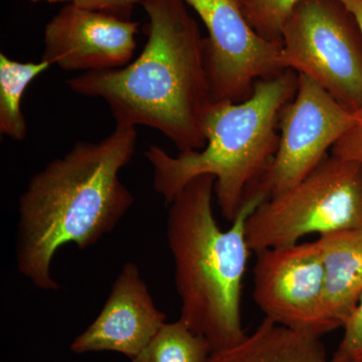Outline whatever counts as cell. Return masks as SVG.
I'll return each mask as SVG.
<instances>
[{
    "label": "cell",
    "mask_w": 362,
    "mask_h": 362,
    "mask_svg": "<svg viewBox=\"0 0 362 362\" xmlns=\"http://www.w3.org/2000/svg\"><path fill=\"white\" fill-rule=\"evenodd\" d=\"M354 115V123L330 152L331 156L362 163V106Z\"/></svg>",
    "instance_id": "ac0fdd59"
},
{
    "label": "cell",
    "mask_w": 362,
    "mask_h": 362,
    "mask_svg": "<svg viewBox=\"0 0 362 362\" xmlns=\"http://www.w3.org/2000/svg\"><path fill=\"white\" fill-rule=\"evenodd\" d=\"M51 65L40 62L16 61L0 54V133L14 141H23L28 135L21 100L30 83Z\"/></svg>",
    "instance_id": "5bb4252c"
},
{
    "label": "cell",
    "mask_w": 362,
    "mask_h": 362,
    "mask_svg": "<svg viewBox=\"0 0 362 362\" xmlns=\"http://www.w3.org/2000/svg\"><path fill=\"white\" fill-rule=\"evenodd\" d=\"M183 0H144L148 39L127 66L70 78L76 94L108 105L116 125L146 126L180 152L206 146L204 124L213 106L206 39Z\"/></svg>",
    "instance_id": "7a4b0ae2"
},
{
    "label": "cell",
    "mask_w": 362,
    "mask_h": 362,
    "mask_svg": "<svg viewBox=\"0 0 362 362\" xmlns=\"http://www.w3.org/2000/svg\"><path fill=\"white\" fill-rule=\"evenodd\" d=\"M324 268V316L342 328L362 296V228L319 235Z\"/></svg>",
    "instance_id": "7c38bea8"
},
{
    "label": "cell",
    "mask_w": 362,
    "mask_h": 362,
    "mask_svg": "<svg viewBox=\"0 0 362 362\" xmlns=\"http://www.w3.org/2000/svg\"><path fill=\"white\" fill-rule=\"evenodd\" d=\"M137 144L131 126L98 142L76 143L28 181L18 199L16 265L45 291H58L51 266L59 247L86 250L111 233L134 204L120 178Z\"/></svg>",
    "instance_id": "6da1fadb"
},
{
    "label": "cell",
    "mask_w": 362,
    "mask_h": 362,
    "mask_svg": "<svg viewBox=\"0 0 362 362\" xmlns=\"http://www.w3.org/2000/svg\"><path fill=\"white\" fill-rule=\"evenodd\" d=\"M354 112L321 86L298 75L296 93L283 111L279 146L268 170L251 192L282 194L307 177L354 123Z\"/></svg>",
    "instance_id": "ba28073f"
},
{
    "label": "cell",
    "mask_w": 362,
    "mask_h": 362,
    "mask_svg": "<svg viewBox=\"0 0 362 362\" xmlns=\"http://www.w3.org/2000/svg\"><path fill=\"white\" fill-rule=\"evenodd\" d=\"M250 25L262 37L281 42L286 21L303 0H238Z\"/></svg>",
    "instance_id": "2e32d148"
},
{
    "label": "cell",
    "mask_w": 362,
    "mask_h": 362,
    "mask_svg": "<svg viewBox=\"0 0 362 362\" xmlns=\"http://www.w3.org/2000/svg\"><path fill=\"white\" fill-rule=\"evenodd\" d=\"M327 359L321 338L264 318L240 342L211 352L209 362H327Z\"/></svg>",
    "instance_id": "4fadbf2b"
},
{
    "label": "cell",
    "mask_w": 362,
    "mask_h": 362,
    "mask_svg": "<svg viewBox=\"0 0 362 362\" xmlns=\"http://www.w3.org/2000/svg\"><path fill=\"white\" fill-rule=\"evenodd\" d=\"M362 228V163L329 156L294 187L262 202L247 220L252 252Z\"/></svg>",
    "instance_id": "5b68a950"
},
{
    "label": "cell",
    "mask_w": 362,
    "mask_h": 362,
    "mask_svg": "<svg viewBox=\"0 0 362 362\" xmlns=\"http://www.w3.org/2000/svg\"><path fill=\"white\" fill-rule=\"evenodd\" d=\"M297 84L298 74L286 70L259 81L244 101L214 103L201 150L173 156L156 145L149 146L144 156L153 169L154 190L169 204L189 181L213 176L221 213L232 223L277 152L281 117Z\"/></svg>",
    "instance_id": "277c9868"
},
{
    "label": "cell",
    "mask_w": 362,
    "mask_h": 362,
    "mask_svg": "<svg viewBox=\"0 0 362 362\" xmlns=\"http://www.w3.org/2000/svg\"><path fill=\"white\" fill-rule=\"evenodd\" d=\"M256 254L252 298L265 318L314 337L331 332L324 316V268L316 240Z\"/></svg>",
    "instance_id": "9c48e42d"
},
{
    "label": "cell",
    "mask_w": 362,
    "mask_h": 362,
    "mask_svg": "<svg viewBox=\"0 0 362 362\" xmlns=\"http://www.w3.org/2000/svg\"><path fill=\"white\" fill-rule=\"evenodd\" d=\"M144 0H75L74 4L93 11H103L116 16V13L129 11L136 4Z\"/></svg>",
    "instance_id": "d6986e66"
},
{
    "label": "cell",
    "mask_w": 362,
    "mask_h": 362,
    "mask_svg": "<svg viewBox=\"0 0 362 362\" xmlns=\"http://www.w3.org/2000/svg\"><path fill=\"white\" fill-rule=\"evenodd\" d=\"M356 21L362 39V0H338Z\"/></svg>",
    "instance_id": "ffe728a7"
},
{
    "label": "cell",
    "mask_w": 362,
    "mask_h": 362,
    "mask_svg": "<svg viewBox=\"0 0 362 362\" xmlns=\"http://www.w3.org/2000/svg\"><path fill=\"white\" fill-rule=\"evenodd\" d=\"M211 344L178 319L165 322L131 362H209Z\"/></svg>",
    "instance_id": "9a60e30c"
},
{
    "label": "cell",
    "mask_w": 362,
    "mask_h": 362,
    "mask_svg": "<svg viewBox=\"0 0 362 362\" xmlns=\"http://www.w3.org/2000/svg\"><path fill=\"white\" fill-rule=\"evenodd\" d=\"M137 33L135 21L69 4L45 25L40 59L66 71L122 68L134 58Z\"/></svg>",
    "instance_id": "30bf717a"
},
{
    "label": "cell",
    "mask_w": 362,
    "mask_h": 362,
    "mask_svg": "<svg viewBox=\"0 0 362 362\" xmlns=\"http://www.w3.org/2000/svg\"><path fill=\"white\" fill-rule=\"evenodd\" d=\"M214 194L213 176L189 181L169 204L166 226L180 300V319L206 338L213 352L246 337L242 289L252 252L247 220L267 199L261 192H250L230 228L223 230L214 218Z\"/></svg>",
    "instance_id": "3957f363"
},
{
    "label": "cell",
    "mask_w": 362,
    "mask_h": 362,
    "mask_svg": "<svg viewBox=\"0 0 362 362\" xmlns=\"http://www.w3.org/2000/svg\"><path fill=\"white\" fill-rule=\"evenodd\" d=\"M286 70L306 76L356 113L362 106V39L330 0H303L282 33Z\"/></svg>",
    "instance_id": "8992f818"
},
{
    "label": "cell",
    "mask_w": 362,
    "mask_h": 362,
    "mask_svg": "<svg viewBox=\"0 0 362 362\" xmlns=\"http://www.w3.org/2000/svg\"><path fill=\"white\" fill-rule=\"evenodd\" d=\"M33 2H49V4H56V2H69V4H74L75 0H30Z\"/></svg>",
    "instance_id": "44dd1931"
},
{
    "label": "cell",
    "mask_w": 362,
    "mask_h": 362,
    "mask_svg": "<svg viewBox=\"0 0 362 362\" xmlns=\"http://www.w3.org/2000/svg\"><path fill=\"white\" fill-rule=\"evenodd\" d=\"M165 322L166 314L154 304L137 266L127 262L99 315L74 339L70 349L76 354L114 351L132 359Z\"/></svg>",
    "instance_id": "8fae6325"
},
{
    "label": "cell",
    "mask_w": 362,
    "mask_h": 362,
    "mask_svg": "<svg viewBox=\"0 0 362 362\" xmlns=\"http://www.w3.org/2000/svg\"><path fill=\"white\" fill-rule=\"evenodd\" d=\"M206 26L207 73L214 103L244 101L259 81L286 71L281 42L259 35L238 0H183Z\"/></svg>",
    "instance_id": "52a82bcc"
},
{
    "label": "cell",
    "mask_w": 362,
    "mask_h": 362,
    "mask_svg": "<svg viewBox=\"0 0 362 362\" xmlns=\"http://www.w3.org/2000/svg\"><path fill=\"white\" fill-rule=\"evenodd\" d=\"M342 329L341 340L327 362H362V296Z\"/></svg>",
    "instance_id": "e0dca14e"
}]
</instances>
